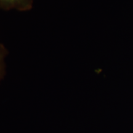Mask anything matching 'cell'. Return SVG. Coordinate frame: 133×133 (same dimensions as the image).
Returning a JSON list of instances; mask_svg holds the SVG:
<instances>
[{
	"instance_id": "1",
	"label": "cell",
	"mask_w": 133,
	"mask_h": 133,
	"mask_svg": "<svg viewBox=\"0 0 133 133\" xmlns=\"http://www.w3.org/2000/svg\"><path fill=\"white\" fill-rule=\"evenodd\" d=\"M34 0H0V9L4 11L16 9L27 11L33 7Z\"/></svg>"
},
{
	"instance_id": "2",
	"label": "cell",
	"mask_w": 133,
	"mask_h": 133,
	"mask_svg": "<svg viewBox=\"0 0 133 133\" xmlns=\"http://www.w3.org/2000/svg\"><path fill=\"white\" fill-rule=\"evenodd\" d=\"M8 51L2 43H0V81L3 79L6 71V58Z\"/></svg>"
}]
</instances>
